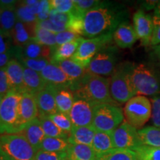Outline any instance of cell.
Segmentation results:
<instances>
[{
	"mask_svg": "<svg viewBox=\"0 0 160 160\" xmlns=\"http://www.w3.org/2000/svg\"><path fill=\"white\" fill-rule=\"evenodd\" d=\"M128 13L123 5L101 1L97 7L86 12L83 18L84 37L91 39L105 34H113L118 26L127 21Z\"/></svg>",
	"mask_w": 160,
	"mask_h": 160,
	"instance_id": "obj_1",
	"label": "cell"
},
{
	"mask_svg": "<svg viewBox=\"0 0 160 160\" xmlns=\"http://www.w3.org/2000/svg\"><path fill=\"white\" fill-rule=\"evenodd\" d=\"M72 91L74 93V97L85 99L94 106L102 104L118 105L112 99L110 79L104 77L86 73Z\"/></svg>",
	"mask_w": 160,
	"mask_h": 160,
	"instance_id": "obj_2",
	"label": "cell"
},
{
	"mask_svg": "<svg viewBox=\"0 0 160 160\" xmlns=\"http://www.w3.org/2000/svg\"><path fill=\"white\" fill-rule=\"evenodd\" d=\"M134 65L129 62L120 64L116 68L110 79V91L117 104H124L137 96L132 82V71Z\"/></svg>",
	"mask_w": 160,
	"mask_h": 160,
	"instance_id": "obj_3",
	"label": "cell"
},
{
	"mask_svg": "<svg viewBox=\"0 0 160 160\" xmlns=\"http://www.w3.org/2000/svg\"><path fill=\"white\" fill-rule=\"evenodd\" d=\"M22 93L11 90L2 98L0 105V135L19 133V105Z\"/></svg>",
	"mask_w": 160,
	"mask_h": 160,
	"instance_id": "obj_4",
	"label": "cell"
},
{
	"mask_svg": "<svg viewBox=\"0 0 160 160\" xmlns=\"http://www.w3.org/2000/svg\"><path fill=\"white\" fill-rule=\"evenodd\" d=\"M122 109L117 105L102 104L94 106L92 127L97 131L112 133L123 122Z\"/></svg>",
	"mask_w": 160,
	"mask_h": 160,
	"instance_id": "obj_5",
	"label": "cell"
},
{
	"mask_svg": "<svg viewBox=\"0 0 160 160\" xmlns=\"http://www.w3.org/2000/svg\"><path fill=\"white\" fill-rule=\"evenodd\" d=\"M0 149L13 160H35L37 152L21 133L0 135Z\"/></svg>",
	"mask_w": 160,
	"mask_h": 160,
	"instance_id": "obj_6",
	"label": "cell"
},
{
	"mask_svg": "<svg viewBox=\"0 0 160 160\" xmlns=\"http://www.w3.org/2000/svg\"><path fill=\"white\" fill-rule=\"evenodd\" d=\"M151 115V102L145 96H135L126 102L124 108L126 122L137 129L143 127Z\"/></svg>",
	"mask_w": 160,
	"mask_h": 160,
	"instance_id": "obj_7",
	"label": "cell"
},
{
	"mask_svg": "<svg viewBox=\"0 0 160 160\" xmlns=\"http://www.w3.org/2000/svg\"><path fill=\"white\" fill-rule=\"evenodd\" d=\"M132 82L137 96H154L160 91L159 79L154 72L143 64L134 65Z\"/></svg>",
	"mask_w": 160,
	"mask_h": 160,
	"instance_id": "obj_8",
	"label": "cell"
},
{
	"mask_svg": "<svg viewBox=\"0 0 160 160\" xmlns=\"http://www.w3.org/2000/svg\"><path fill=\"white\" fill-rule=\"evenodd\" d=\"M117 52L115 46H106L91 59L86 67V73L100 77L111 76L117 68Z\"/></svg>",
	"mask_w": 160,
	"mask_h": 160,
	"instance_id": "obj_9",
	"label": "cell"
},
{
	"mask_svg": "<svg viewBox=\"0 0 160 160\" xmlns=\"http://www.w3.org/2000/svg\"><path fill=\"white\" fill-rule=\"evenodd\" d=\"M113 39V34H105L91 39H83L71 59L79 65L87 67L91 59L99 52L108 46Z\"/></svg>",
	"mask_w": 160,
	"mask_h": 160,
	"instance_id": "obj_10",
	"label": "cell"
},
{
	"mask_svg": "<svg viewBox=\"0 0 160 160\" xmlns=\"http://www.w3.org/2000/svg\"><path fill=\"white\" fill-rule=\"evenodd\" d=\"M114 148L128 149L134 151L142 145L138 131L127 122H123L111 133Z\"/></svg>",
	"mask_w": 160,
	"mask_h": 160,
	"instance_id": "obj_11",
	"label": "cell"
},
{
	"mask_svg": "<svg viewBox=\"0 0 160 160\" xmlns=\"http://www.w3.org/2000/svg\"><path fill=\"white\" fill-rule=\"evenodd\" d=\"M94 105L89 102L76 97L70 111L69 117L73 127H83L92 125Z\"/></svg>",
	"mask_w": 160,
	"mask_h": 160,
	"instance_id": "obj_12",
	"label": "cell"
},
{
	"mask_svg": "<svg viewBox=\"0 0 160 160\" xmlns=\"http://www.w3.org/2000/svg\"><path fill=\"white\" fill-rule=\"evenodd\" d=\"M39 117V110L36 100V96L28 92L22 93L19 105V125L23 129L32 121Z\"/></svg>",
	"mask_w": 160,
	"mask_h": 160,
	"instance_id": "obj_13",
	"label": "cell"
},
{
	"mask_svg": "<svg viewBox=\"0 0 160 160\" xmlns=\"http://www.w3.org/2000/svg\"><path fill=\"white\" fill-rule=\"evenodd\" d=\"M133 22L136 34L142 45L145 47L151 45L153 29V18L146 14L144 10L139 9L133 15Z\"/></svg>",
	"mask_w": 160,
	"mask_h": 160,
	"instance_id": "obj_14",
	"label": "cell"
},
{
	"mask_svg": "<svg viewBox=\"0 0 160 160\" xmlns=\"http://www.w3.org/2000/svg\"><path fill=\"white\" fill-rule=\"evenodd\" d=\"M56 87L47 85L45 88L36 94V100L39 110L38 118L48 117L57 113L55 100Z\"/></svg>",
	"mask_w": 160,
	"mask_h": 160,
	"instance_id": "obj_15",
	"label": "cell"
},
{
	"mask_svg": "<svg viewBox=\"0 0 160 160\" xmlns=\"http://www.w3.org/2000/svg\"><path fill=\"white\" fill-rule=\"evenodd\" d=\"M17 47V46H16ZM52 53L51 48L37 42L34 39L27 43L22 47H17L16 59L18 61L22 59H51Z\"/></svg>",
	"mask_w": 160,
	"mask_h": 160,
	"instance_id": "obj_16",
	"label": "cell"
},
{
	"mask_svg": "<svg viewBox=\"0 0 160 160\" xmlns=\"http://www.w3.org/2000/svg\"><path fill=\"white\" fill-rule=\"evenodd\" d=\"M48 85L71 89L72 83L59 66L50 62L40 73Z\"/></svg>",
	"mask_w": 160,
	"mask_h": 160,
	"instance_id": "obj_17",
	"label": "cell"
},
{
	"mask_svg": "<svg viewBox=\"0 0 160 160\" xmlns=\"http://www.w3.org/2000/svg\"><path fill=\"white\" fill-rule=\"evenodd\" d=\"M113 39L120 48H130L138 40L133 26L128 22H124L118 26L113 33Z\"/></svg>",
	"mask_w": 160,
	"mask_h": 160,
	"instance_id": "obj_18",
	"label": "cell"
},
{
	"mask_svg": "<svg viewBox=\"0 0 160 160\" xmlns=\"http://www.w3.org/2000/svg\"><path fill=\"white\" fill-rule=\"evenodd\" d=\"M37 23H25L17 21L11 32V36L14 46L22 47L34 39Z\"/></svg>",
	"mask_w": 160,
	"mask_h": 160,
	"instance_id": "obj_19",
	"label": "cell"
},
{
	"mask_svg": "<svg viewBox=\"0 0 160 160\" xmlns=\"http://www.w3.org/2000/svg\"><path fill=\"white\" fill-rule=\"evenodd\" d=\"M11 90L24 92V66L17 59H12L5 67Z\"/></svg>",
	"mask_w": 160,
	"mask_h": 160,
	"instance_id": "obj_20",
	"label": "cell"
},
{
	"mask_svg": "<svg viewBox=\"0 0 160 160\" xmlns=\"http://www.w3.org/2000/svg\"><path fill=\"white\" fill-rule=\"evenodd\" d=\"M53 64L59 66L71 82V91H73V88L79 83V82L86 74V68L77 63L72 59H67Z\"/></svg>",
	"mask_w": 160,
	"mask_h": 160,
	"instance_id": "obj_21",
	"label": "cell"
},
{
	"mask_svg": "<svg viewBox=\"0 0 160 160\" xmlns=\"http://www.w3.org/2000/svg\"><path fill=\"white\" fill-rule=\"evenodd\" d=\"M19 133L22 134L27 139L37 151H39L42 143L46 137L42 128L41 122L38 118L30 122Z\"/></svg>",
	"mask_w": 160,
	"mask_h": 160,
	"instance_id": "obj_22",
	"label": "cell"
},
{
	"mask_svg": "<svg viewBox=\"0 0 160 160\" xmlns=\"http://www.w3.org/2000/svg\"><path fill=\"white\" fill-rule=\"evenodd\" d=\"M84 38L79 37V39L73 40L70 42L63 44V45L51 48L52 53L50 62H59L67 59H71L74 55L79 44L82 41Z\"/></svg>",
	"mask_w": 160,
	"mask_h": 160,
	"instance_id": "obj_23",
	"label": "cell"
},
{
	"mask_svg": "<svg viewBox=\"0 0 160 160\" xmlns=\"http://www.w3.org/2000/svg\"><path fill=\"white\" fill-rule=\"evenodd\" d=\"M47 85L40 73L24 67V92L36 95Z\"/></svg>",
	"mask_w": 160,
	"mask_h": 160,
	"instance_id": "obj_24",
	"label": "cell"
},
{
	"mask_svg": "<svg viewBox=\"0 0 160 160\" xmlns=\"http://www.w3.org/2000/svg\"><path fill=\"white\" fill-rule=\"evenodd\" d=\"M95 133L96 130L92 125L73 127L68 141L71 145H85L91 147Z\"/></svg>",
	"mask_w": 160,
	"mask_h": 160,
	"instance_id": "obj_25",
	"label": "cell"
},
{
	"mask_svg": "<svg viewBox=\"0 0 160 160\" xmlns=\"http://www.w3.org/2000/svg\"><path fill=\"white\" fill-rule=\"evenodd\" d=\"M74 99V93L70 88H56L55 100L58 112L69 115Z\"/></svg>",
	"mask_w": 160,
	"mask_h": 160,
	"instance_id": "obj_26",
	"label": "cell"
},
{
	"mask_svg": "<svg viewBox=\"0 0 160 160\" xmlns=\"http://www.w3.org/2000/svg\"><path fill=\"white\" fill-rule=\"evenodd\" d=\"M68 160H97V156L91 146L71 145L67 152Z\"/></svg>",
	"mask_w": 160,
	"mask_h": 160,
	"instance_id": "obj_27",
	"label": "cell"
},
{
	"mask_svg": "<svg viewBox=\"0 0 160 160\" xmlns=\"http://www.w3.org/2000/svg\"><path fill=\"white\" fill-rule=\"evenodd\" d=\"M91 148L97 156L114 148L111 133L96 131Z\"/></svg>",
	"mask_w": 160,
	"mask_h": 160,
	"instance_id": "obj_28",
	"label": "cell"
},
{
	"mask_svg": "<svg viewBox=\"0 0 160 160\" xmlns=\"http://www.w3.org/2000/svg\"><path fill=\"white\" fill-rule=\"evenodd\" d=\"M142 145L160 148V129L148 126L138 131Z\"/></svg>",
	"mask_w": 160,
	"mask_h": 160,
	"instance_id": "obj_29",
	"label": "cell"
},
{
	"mask_svg": "<svg viewBox=\"0 0 160 160\" xmlns=\"http://www.w3.org/2000/svg\"><path fill=\"white\" fill-rule=\"evenodd\" d=\"M70 144L68 139L62 138L48 137H46L42 143L40 150L48 152H67Z\"/></svg>",
	"mask_w": 160,
	"mask_h": 160,
	"instance_id": "obj_30",
	"label": "cell"
},
{
	"mask_svg": "<svg viewBox=\"0 0 160 160\" xmlns=\"http://www.w3.org/2000/svg\"><path fill=\"white\" fill-rule=\"evenodd\" d=\"M97 160H137L133 151L128 149L113 148L97 156Z\"/></svg>",
	"mask_w": 160,
	"mask_h": 160,
	"instance_id": "obj_31",
	"label": "cell"
},
{
	"mask_svg": "<svg viewBox=\"0 0 160 160\" xmlns=\"http://www.w3.org/2000/svg\"><path fill=\"white\" fill-rule=\"evenodd\" d=\"M18 19L16 13V7L2 9L0 29L4 32L10 33L13 29Z\"/></svg>",
	"mask_w": 160,
	"mask_h": 160,
	"instance_id": "obj_32",
	"label": "cell"
},
{
	"mask_svg": "<svg viewBox=\"0 0 160 160\" xmlns=\"http://www.w3.org/2000/svg\"><path fill=\"white\" fill-rule=\"evenodd\" d=\"M38 119L41 122L42 128L46 137L62 138V139L68 140L70 135L62 131L59 128H58L48 117L38 118Z\"/></svg>",
	"mask_w": 160,
	"mask_h": 160,
	"instance_id": "obj_33",
	"label": "cell"
},
{
	"mask_svg": "<svg viewBox=\"0 0 160 160\" xmlns=\"http://www.w3.org/2000/svg\"><path fill=\"white\" fill-rule=\"evenodd\" d=\"M33 39L40 45L48 46L50 48L57 47L56 33L42 28L37 25H36L35 35Z\"/></svg>",
	"mask_w": 160,
	"mask_h": 160,
	"instance_id": "obj_34",
	"label": "cell"
},
{
	"mask_svg": "<svg viewBox=\"0 0 160 160\" xmlns=\"http://www.w3.org/2000/svg\"><path fill=\"white\" fill-rule=\"evenodd\" d=\"M133 151L137 160H160V148L142 145Z\"/></svg>",
	"mask_w": 160,
	"mask_h": 160,
	"instance_id": "obj_35",
	"label": "cell"
},
{
	"mask_svg": "<svg viewBox=\"0 0 160 160\" xmlns=\"http://www.w3.org/2000/svg\"><path fill=\"white\" fill-rule=\"evenodd\" d=\"M16 13L18 21L25 23H37V17L33 13L29 6L25 5L22 2H20L16 6Z\"/></svg>",
	"mask_w": 160,
	"mask_h": 160,
	"instance_id": "obj_36",
	"label": "cell"
},
{
	"mask_svg": "<svg viewBox=\"0 0 160 160\" xmlns=\"http://www.w3.org/2000/svg\"><path fill=\"white\" fill-rule=\"evenodd\" d=\"M48 118L62 131L70 135L73 129V125H72L69 115L57 112L54 114L50 116Z\"/></svg>",
	"mask_w": 160,
	"mask_h": 160,
	"instance_id": "obj_37",
	"label": "cell"
},
{
	"mask_svg": "<svg viewBox=\"0 0 160 160\" xmlns=\"http://www.w3.org/2000/svg\"><path fill=\"white\" fill-rule=\"evenodd\" d=\"M50 11L59 13H70L74 10L73 0H49Z\"/></svg>",
	"mask_w": 160,
	"mask_h": 160,
	"instance_id": "obj_38",
	"label": "cell"
},
{
	"mask_svg": "<svg viewBox=\"0 0 160 160\" xmlns=\"http://www.w3.org/2000/svg\"><path fill=\"white\" fill-rule=\"evenodd\" d=\"M20 63L22 64L24 67L28 68L33 71L41 73L42 70L51 62L48 59L39 58V59H22L19 60Z\"/></svg>",
	"mask_w": 160,
	"mask_h": 160,
	"instance_id": "obj_39",
	"label": "cell"
},
{
	"mask_svg": "<svg viewBox=\"0 0 160 160\" xmlns=\"http://www.w3.org/2000/svg\"><path fill=\"white\" fill-rule=\"evenodd\" d=\"M101 1L98 0H73L74 10L77 13L85 15L86 12L99 5Z\"/></svg>",
	"mask_w": 160,
	"mask_h": 160,
	"instance_id": "obj_40",
	"label": "cell"
},
{
	"mask_svg": "<svg viewBox=\"0 0 160 160\" xmlns=\"http://www.w3.org/2000/svg\"><path fill=\"white\" fill-rule=\"evenodd\" d=\"M37 25L39 27L45 28L48 31L53 32L57 34L60 32L68 31V26L66 24L57 22L52 21L51 19H47L45 21H41L37 22Z\"/></svg>",
	"mask_w": 160,
	"mask_h": 160,
	"instance_id": "obj_41",
	"label": "cell"
},
{
	"mask_svg": "<svg viewBox=\"0 0 160 160\" xmlns=\"http://www.w3.org/2000/svg\"><path fill=\"white\" fill-rule=\"evenodd\" d=\"M67 159L66 152H48L39 150L37 152L35 160H62Z\"/></svg>",
	"mask_w": 160,
	"mask_h": 160,
	"instance_id": "obj_42",
	"label": "cell"
},
{
	"mask_svg": "<svg viewBox=\"0 0 160 160\" xmlns=\"http://www.w3.org/2000/svg\"><path fill=\"white\" fill-rule=\"evenodd\" d=\"M151 122L154 127L160 129V96H155L151 99Z\"/></svg>",
	"mask_w": 160,
	"mask_h": 160,
	"instance_id": "obj_43",
	"label": "cell"
},
{
	"mask_svg": "<svg viewBox=\"0 0 160 160\" xmlns=\"http://www.w3.org/2000/svg\"><path fill=\"white\" fill-rule=\"evenodd\" d=\"M81 36L77 33H73L71 31H65L60 32L56 34V42H57V46L63 45V44L70 42L79 39Z\"/></svg>",
	"mask_w": 160,
	"mask_h": 160,
	"instance_id": "obj_44",
	"label": "cell"
},
{
	"mask_svg": "<svg viewBox=\"0 0 160 160\" xmlns=\"http://www.w3.org/2000/svg\"><path fill=\"white\" fill-rule=\"evenodd\" d=\"M13 47L14 45L11 34L0 29V53H6Z\"/></svg>",
	"mask_w": 160,
	"mask_h": 160,
	"instance_id": "obj_45",
	"label": "cell"
},
{
	"mask_svg": "<svg viewBox=\"0 0 160 160\" xmlns=\"http://www.w3.org/2000/svg\"><path fill=\"white\" fill-rule=\"evenodd\" d=\"M153 33H152L151 45L153 48L160 45V17L153 16Z\"/></svg>",
	"mask_w": 160,
	"mask_h": 160,
	"instance_id": "obj_46",
	"label": "cell"
},
{
	"mask_svg": "<svg viewBox=\"0 0 160 160\" xmlns=\"http://www.w3.org/2000/svg\"><path fill=\"white\" fill-rule=\"evenodd\" d=\"M11 91L8 77L6 74L5 68L0 69V95L4 97Z\"/></svg>",
	"mask_w": 160,
	"mask_h": 160,
	"instance_id": "obj_47",
	"label": "cell"
},
{
	"mask_svg": "<svg viewBox=\"0 0 160 160\" xmlns=\"http://www.w3.org/2000/svg\"><path fill=\"white\" fill-rule=\"evenodd\" d=\"M16 50H17V47L14 46L9 51L4 53H0V69L5 68L12 59H16Z\"/></svg>",
	"mask_w": 160,
	"mask_h": 160,
	"instance_id": "obj_48",
	"label": "cell"
},
{
	"mask_svg": "<svg viewBox=\"0 0 160 160\" xmlns=\"http://www.w3.org/2000/svg\"><path fill=\"white\" fill-rule=\"evenodd\" d=\"M158 2H159V1H155V0H146V1H143L142 2V5L146 11H151V10L155 9Z\"/></svg>",
	"mask_w": 160,
	"mask_h": 160,
	"instance_id": "obj_49",
	"label": "cell"
},
{
	"mask_svg": "<svg viewBox=\"0 0 160 160\" xmlns=\"http://www.w3.org/2000/svg\"><path fill=\"white\" fill-rule=\"evenodd\" d=\"M17 5V1H14V0H0V8L2 9L14 8Z\"/></svg>",
	"mask_w": 160,
	"mask_h": 160,
	"instance_id": "obj_50",
	"label": "cell"
},
{
	"mask_svg": "<svg viewBox=\"0 0 160 160\" xmlns=\"http://www.w3.org/2000/svg\"><path fill=\"white\" fill-rule=\"evenodd\" d=\"M154 16H157V17H160V1H159L154 9Z\"/></svg>",
	"mask_w": 160,
	"mask_h": 160,
	"instance_id": "obj_51",
	"label": "cell"
},
{
	"mask_svg": "<svg viewBox=\"0 0 160 160\" xmlns=\"http://www.w3.org/2000/svg\"><path fill=\"white\" fill-rule=\"evenodd\" d=\"M0 160H13V159H11V158L8 157V156L6 155L5 153H4L3 152L1 151V149H0Z\"/></svg>",
	"mask_w": 160,
	"mask_h": 160,
	"instance_id": "obj_52",
	"label": "cell"
},
{
	"mask_svg": "<svg viewBox=\"0 0 160 160\" xmlns=\"http://www.w3.org/2000/svg\"><path fill=\"white\" fill-rule=\"evenodd\" d=\"M154 51L155 52H160V45L159 46H157V47L154 48Z\"/></svg>",
	"mask_w": 160,
	"mask_h": 160,
	"instance_id": "obj_53",
	"label": "cell"
},
{
	"mask_svg": "<svg viewBox=\"0 0 160 160\" xmlns=\"http://www.w3.org/2000/svg\"><path fill=\"white\" fill-rule=\"evenodd\" d=\"M155 53H157V56L158 57V58H159V62H160V52H155Z\"/></svg>",
	"mask_w": 160,
	"mask_h": 160,
	"instance_id": "obj_54",
	"label": "cell"
},
{
	"mask_svg": "<svg viewBox=\"0 0 160 160\" xmlns=\"http://www.w3.org/2000/svg\"><path fill=\"white\" fill-rule=\"evenodd\" d=\"M1 14H2V8H0V22H1Z\"/></svg>",
	"mask_w": 160,
	"mask_h": 160,
	"instance_id": "obj_55",
	"label": "cell"
},
{
	"mask_svg": "<svg viewBox=\"0 0 160 160\" xmlns=\"http://www.w3.org/2000/svg\"><path fill=\"white\" fill-rule=\"evenodd\" d=\"M2 98L3 97L0 95V105H1V102H2Z\"/></svg>",
	"mask_w": 160,
	"mask_h": 160,
	"instance_id": "obj_56",
	"label": "cell"
},
{
	"mask_svg": "<svg viewBox=\"0 0 160 160\" xmlns=\"http://www.w3.org/2000/svg\"><path fill=\"white\" fill-rule=\"evenodd\" d=\"M62 160H68L67 159H62Z\"/></svg>",
	"mask_w": 160,
	"mask_h": 160,
	"instance_id": "obj_57",
	"label": "cell"
}]
</instances>
